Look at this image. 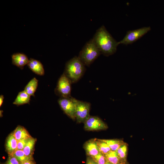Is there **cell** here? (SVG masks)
Returning <instances> with one entry per match:
<instances>
[{"label":"cell","instance_id":"6da1fadb","mask_svg":"<svg viewBox=\"0 0 164 164\" xmlns=\"http://www.w3.org/2000/svg\"><path fill=\"white\" fill-rule=\"evenodd\" d=\"M93 39L101 53L108 56L114 54L118 45L117 42L103 26L99 28Z\"/></svg>","mask_w":164,"mask_h":164},{"label":"cell","instance_id":"7a4b0ae2","mask_svg":"<svg viewBox=\"0 0 164 164\" xmlns=\"http://www.w3.org/2000/svg\"><path fill=\"white\" fill-rule=\"evenodd\" d=\"M84 65L78 57L75 56L66 63L64 73L71 82H76L83 74Z\"/></svg>","mask_w":164,"mask_h":164},{"label":"cell","instance_id":"3957f363","mask_svg":"<svg viewBox=\"0 0 164 164\" xmlns=\"http://www.w3.org/2000/svg\"><path fill=\"white\" fill-rule=\"evenodd\" d=\"M101 53L92 39L85 45L78 57L84 65L89 66L97 58Z\"/></svg>","mask_w":164,"mask_h":164},{"label":"cell","instance_id":"277c9868","mask_svg":"<svg viewBox=\"0 0 164 164\" xmlns=\"http://www.w3.org/2000/svg\"><path fill=\"white\" fill-rule=\"evenodd\" d=\"M151 29V27L148 26L128 31L123 39L118 42V44H122L127 45L132 44L141 38Z\"/></svg>","mask_w":164,"mask_h":164},{"label":"cell","instance_id":"5b68a950","mask_svg":"<svg viewBox=\"0 0 164 164\" xmlns=\"http://www.w3.org/2000/svg\"><path fill=\"white\" fill-rule=\"evenodd\" d=\"M77 100L71 97H61L58 103L63 111L70 118L76 119L75 111Z\"/></svg>","mask_w":164,"mask_h":164},{"label":"cell","instance_id":"8992f818","mask_svg":"<svg viewBox=\"0 0 164 164\" xmlns=\"http://www.w3.org/2000/svg\"><path fill=\"white\" fill-rule=\"evenodd\" d=\"M90 104L77 100L75 111V118L77 123L84 122L90 117Z\"/></svg>","mask_w":164,"mask_h":164},{"label":"cell","instance_id":"52a82bcc","mask_svg":"<svg viewBox=\"0 0 164 164\" xmlns=\"http://www.w3.org/2000/svg\"><path fill=\"white\" fill-rule=\"evenodd\" d=\"M71 81L63 73L58 81L55 91L61 97H70L71 93Z\"/></svg>","mask_w":164,"mask_h":164},{"label":"cell","instance_id":"ba28073f","mask_svg":"<svg viewBox=\"0 0 164 164\" xmlns=\"http://www.w3.org/2000/svg\"><path fill=\"white\" fill-rule=\"evenodd\" d=\"M84 128L87 131L104 130L108 128L107 124L99 117L90 116L84 122Z\"/></svg>","mask_w":164,"mask_h":164},{"label":"cell","instance_id":"9c48e42d","mask_svg":"<svg viewBox=\"0 0 164 164\" xmlns=\"http://www.w3.org/2000/svg\"><path fill=\"white\" fill-rule=\"evenodd\" d=\"M86 154L92 158L100 153L96 141V138L91 139L85 142L83 145Z\"/></svg>","mask_w":164,"mask_h":164},{"label":"cell","instance_id":"30bf717a","mask_svg":"<svg viewBox=\"0 0 164 164\" xmlns=\"http://www.w3.org/2000/svg\"><path fill=\"white\" fill-rule=\"evenodd\" d=\"M18 141L15 137L13 132L7 137L5 142V149L8 155H12L17 150Z\"/></svg>","mask_w":164,"mask_h":164},{"label":"cell","instance_id":"8fae6325","mask_svg":"<svg viewBox=\"0 0 164 164\" xmlns=\"http://www.w3.org/2000/svg\"><path fill=\"white\" fill-rule=\"evenodd\" d=\"M12 64L21 69L27 65L29 60L25 54L20 53L13 54L12 56Z\"/></svg>","mask_w":164,"mask_h":164},{"label":"cell","instance_id":"7c38bea8","mask_svg":"<svg viewBox=\"0 0 164 164\" xmlns=\"http://www.w3.org/2000/svg\"><path fill=\"white\" fill-rule=\"evenodd\" d=\"M27 65L29 68L36 74L41 76L44 74L43 66L39 61L33 58H30Z\"/></svg>","mask_w":164,"mask_h":164},{"label":"cell","instance_id":"4fadbf2b","mask_svg":"<svg viewBox=\"0 0 164 164\" xmlns=\"http://www.w3.org/2000/svg\"><path fill=\"white\" fill-rule=\"evenodd\" d=\"M36 139L32 137L30 138L26 146L23 149L25 155L30 158L34 159L33 154Z\"/></svg>","mask_w":164,"mask_h":164},{"label":"cell","instance_id":"5bb4252c","mask_svg":"<svg viewBox=\"0 0 164 164\" xmlns=\"http://www.w3.org/2000/svg\"><path fill=\"white\" fill-rule=\"evenodd\" d=\"M13 133L18 141L32 137L27 130L24 127L20 125L17 126Z\"/></svg>","mask_w":164,"mask_h":164},{"label":"cell","instance_id":"9a60e30c","mask_svg":"<svg viewBox=\"0 0 164 164\" xmlns=\"http://www.w3.org/2000/svg\"><path fill=\"white\" fill-rule=\"evenodd\" d=\"M30 96L24 90L20 92L13 102V104L20 105L29 104L30 100Z\"/></svg>","mask_w":164,"mask_h":164},{"label":"cell","instance_id":"2e32d148","mask_svg":"<svg viewBox=\"0 0 164 164\" xmlns=\"http://www.w3.org/2000/svg\"><path fill=\"white\" fill-rule=\"evenodd\" d=\"M104 155L107 162L112 164H125L121 161L115 151L111 150Z\"/></svg>","mask_w":164,"mask_h":164},{"label":"cell","instance_id":"e0dca14e","mask_svg":"<svg viewBox=\"0 0 164 164\" xmlns=\"http://www.w3.org/2000/svg\"><path fill=\"white\" fill-rule=\"evenodd\" d=\"M38 85V80L35 77L30 80L24 88V90L30 96L34 97V94Z\"/></svg>","mask_w":164,"mask_h":164},{"label":"cell","instance_id":"ac0fdd59","mask_svg":"<svg viewBox=\"0 0 164 164\" xmlns=\"http://www.w3.org/2000/svg\"><path fill=\"white\" fill-rule=\"evenodd\" d=\"M110 148L111 151H116L122 145L125 143L123 141L119 139H103Z\"/></svg>","mask_w":164,"mask_h":164},{"label":"cell","instance_id":"d6986e66","mask_svg":"<svg viewBox=\"0 0 164 164\" xmlns=\"http://www.w3.org/2000/svg\"><path fill=\"white\" fill-rule=\"evenodd\" d=\"M96 141L101 153L105 155L111 151L107 144L103 139L96 138Z\"/></svg>","mask_w":164,"mask_h":164},{"label":"cell","instance_id":"ffe728a7","mask_svg":"<svg viewBox=\"0 0 164 164\" xmlns=\"http://www.w3.org/2000/svg\"><path fill=\"white\" fill-rule=\"evenodd\" d=\"M127 145L126 143L121 145L116 151L120 159L125 164L126 163V160L127 152Z\"/></svg>","mask_w":164,"mask_h":164},{"label":"cell","instance_id":"44dd1931","mask_svg":"<svg viewBox=\"0 0 164 164\" xmlns=\"http://www.w3.org/2000/svg\"><path fill=\"white\" fill-rule=\"evenodd\" d=\"M14 156L21 163L29 160H34L27 156L22 150L17 149L12 155Z\"/></svg>","mask_w":164,"mask_h":164},{"label":"cell","instance_id":"7402d4cb","mask_svg":"<svg viewBox=\"0 0 164 164\" xmlns=\"http://www.w3.org/2000/svg\"><path fill=\"white\" fill-rule=\"evenodd\" d=\"M92 158L97 164H105L107 162L104 155L101 152Z\"/></svg>","mask_w":164,"mask_h":164},{"label":"cell","instance_id":"603a6c76","mask_svg":"<svg viewBox=\"0 0 164 164\" xmlns=\"http://www.w3.org/2000/svg\"><path fill=\"white\" fill-rule=\"evenodd\" d=\"M3 164H21V163L13 155H8L6 161Z\"/></svg>","mask_w":164,"mask_h":164},{"label":"cell","instance_id":"cb8c5ba5","mask_svg":"<svg viewBox=\"0 0 164 164\" xmlns=\"http://www.w3.org/2000/svg\"><path fill=\"white\" fill-rule=\"evenodd\" d=\"M29 138L22 139L18 141L17 149L23 150Z\"/></svg>","mask_w":164,"mask_h":164},{"label":"cell","instance_id":"d4e9b609","mask_svg":"<svg viewBox=\"0 0 164 164\" xmlns=\"http://www.w3.org/2000/svg\"><path fill=\"white\" fill-rule=\"evenodd\" d=\"M86 164H97L92 158L88 156L87 157Z\"/></svg>","mask_w":164,"mask_h":164},{"label":"cell","instance_id":"484cf974","mask_svg":"<svg viewBox=\"0 0 164 164\" xmlns=\"http://www.w3.org/2000/svg\"><path fill=\"white\" fill-rule=\"evenodd\" d=\"M21 164H36L34 160H29L21 163Z\"/></svg>","mask_w":164,"mask_h":164},{"label":"cell","instance_id":"4316f807","mask_svg":"<svg viewBox=\"0 0 164 164\" xmlns=\"http://www.w3.org/2000/svg\"><path fill=\"white\" fill-rule=\"evenodd\" d=\"M4 99V96L3 95H1L0 96V107H1L2 104Z\"/></svg>","mask_w":164,"mask_h":164},{"label":"cell","instance_id":"83f0119b","mask_svg":"<svg viewBox=\"0 0 164 164\" xmlns=\"http://www.w3.org/2000/svg\"><path fill=\"white\" fill-rule=\"evenodd\" d=\"M3 112V111L2 110H0V117H2V112Z\"/></svg>","mask_w":164,"mask_h":164},{"label":"cell","instance_id":"f1b7e54d","mask_svg":"<svg viewBox=\"0 0 164 164\" xmlns=\"http://www.w3.org/2000/svg\"><path fill=\"white\" fill-rule=\"evenodd\" d=\"M105 164H112L107 162Z\"/></svg>","mask_w":164,"mask_h":164},{"label":"cell","instance_id":"f546056e","mask_svg":"<svg viewBox=\"0 0 164 164\" xmlns=\"http://www.w3.org/2000/svg\"><path fill=\"white\" fill-rule=\"evenodd\" d=\"M0 164H3V163H2V162H0Z\"/></svg>","mask_w":164,"mask_h":164}]
</instances>
